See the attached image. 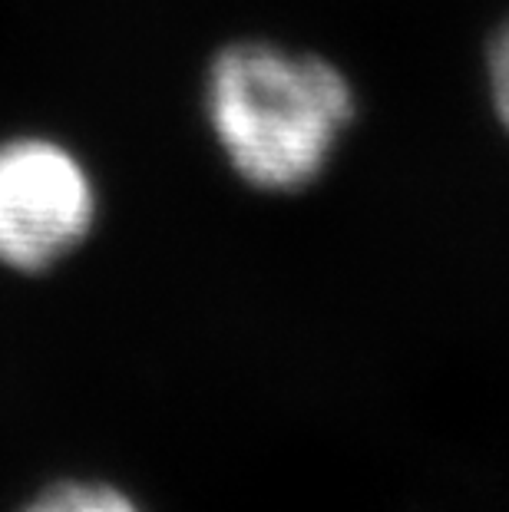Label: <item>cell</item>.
<instances>
[{
    "instance_id": "3957f363",
    "label": "cell",
    "mask_w": 509,
    "mask_h": 512,
    "mask_svg": "<svg viewBox=\"0 0 509 512\" xmlns=\"http://www.w3.org/2000/svg\"><path fill=\"white\" fill-rule=\"evenodd\" d=\"M24 512H143L129 493L100 479H60L30 499Z\"/></svg>"
},
{
    "instance_id": "7a4b0ae2",
    "label": "cell",
    "mask_w": 509,
    "mask_h": 512,
    "mask_svg": "<svg viewBox=\"0 0 509 512\" xmlns=\"http://www.w3.org/2000/svg\"><path fill=\"white\" fill-rule=\"evenodd\" d=\"M100 192L90 166L47 136L0 143V265L40 275L90 238Z\"/></svg>"
},
{
    "instance_id": "6da1fadb",
    "label": "cell",
    "mask_w": 509,
    "mask_h": 512,
    "mask_svg": "<svg viewBox=\"0 0 509 512\" xmlns=\"http://www.w3.org/2000/svg\"><path fill=\"white\" fill-rule=\"evenodd\" d=\"M202 110L238 179L291 195L328 172L357 119V96L348 76L314 53L238 40L209 63Z\"/></svg>"
},
{
    "instance_id": "277c9868",
    "label": "cell",
    "mask_w": 509,
    "mask_h": 512,
    "mask_svg": "<svg viewBox=\"0 0 509 512\" xmlns=\"http://www.w3.org/2000/svg\"><path fill=\"white\" fill-rule=\"evenodd\" d=\"M486 76H490L493 110L509 133V20L493 34L490 57H486Z\"/></svg>"
}]
</instances>
